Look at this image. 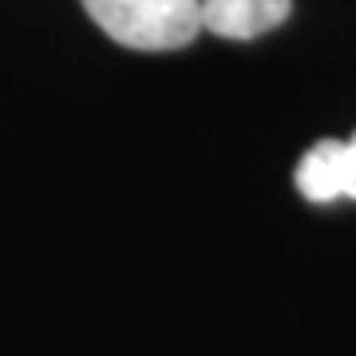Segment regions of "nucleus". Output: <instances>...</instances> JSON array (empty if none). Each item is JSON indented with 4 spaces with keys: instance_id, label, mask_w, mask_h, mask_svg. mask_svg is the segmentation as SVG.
I'll list each match as a JSON object with an SVG mask.
<instances>
[{
    "instance_id": "nucleus-1",
    "label": "nucleus",
    "mask_w": 356,
    "mask_h": 356,
    "mask_svg": "<svg viewBox=\"0 0 356 356\" xmlns=\"http://www.w3.org/2000/svg\"><path fill=\"white\" fill-rule=\"evenodd\" d=\"M115 44L135 51H175L202 32L198 0H79Z\"/></svg>"
},
{
    "instance_id": "nucleus-2",
    "label": "nucleus",
    "mask_w": 356,
    "mask_h": 356,
    "mask_svg": "<svg viewBox=\"0 0 356 356\" xmlns=\"http://www.w3.org/2000/svg\"><path fill=\"white\" fill-rule=\"evenodd\" d=\"M297 191L309 202L356 198V135L353 139H321L297 163Z\"/></svg>"
},
{
    "instance_id": "nucleus-3",
    "label": "nucleus",
    "mask_w": 356,
    "mask_h": 356,
    "mask_svg": "<svg viewBox=\"0 0 356 356\" xmlns=\"http://www.w3.org/2000/svg\"><path fill=\"white\" fill-rule=\"evenodd\" d=\"M202 32L222 40H257L285 24L293 13V0H198Z\"/></svg>"
}]
</instances>
